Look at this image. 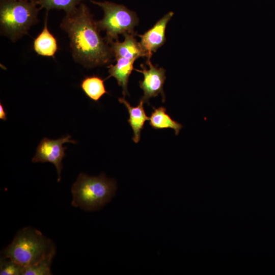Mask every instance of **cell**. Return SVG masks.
<instances>
[{"label":"cell","mask_w":275,"mask_h":275,"mask_svg":"<svg viewBox=\"0 0 275 275\" xmlns=\"http://www.w3.org/2000/svg\"><path fill=\"white\" fill-rule=\"evenodd\" d=\"M60 26L68 35L75 62L85 67L111 62L114 56L112 48L101 36L96 21L86 5L81 3L73 11L66 13Z\"/></svg>","instance_id":"6da1fadb"},{"label":"cell","mask_w":275,"mask_h":275,"mask_svg":"<svg viewBox=\"0 0 275 275\" xmlns=\"http://www.w3.org/2000/svg\"><path fill=\"white\" fill-rule=\"evenodd\" d=\"M117 189L116 181L104 174L93 177L80 173L71 187V204L86 211L99 210L111 201Z\"/></svg>","instance_id":"7a4b0ae2"},{"label":"cell","mask_w":275,"mask_h":275,"mask_svg":"<svg viewBox=\"0 0 275 275\" xmlns=\"http://www.w3.org/2000/svg\"><path fill=\"white\" fill-rule=\"evenodd\" d=\"M146 63L149 66V69L143 64L141 65L142 69H135L144 75L143 80L139 81L140 87L144 92V95L141 99L149 104L150 98L155 97L160 94L162 97V102H164L163 86L166 79V70L163 68H157L153 66L150 60L147 61Z\"/></svg>","instance_id":"52a82bcc"},{"label":"cell","mask_w":275,"mask_h":275,"mask_svg":"<svg viewBox=\"0 0 275 275\" xmlns=\"http://www.w3.org/2000/svg\"><path fill=\"white\" fill-rule=\"evenodd\" d=\"M166 108L163 106L154 108L149 117V124L154 129L171 128L178 135L183 128L182 125L174 120L166 113Z\"/></svg>","instance_id":"4fadbf2b"},{"label":"cell","mask_w":275,"mask_h":275,"mask_svg":"<svg viewBox=\"0 0 275 275\" xmlns=\"http://www.w3.org/2000/svg\"><path fill=\"white\" fill-rule=\"evenodd\" d=\"M0 119L5 121L7 120V113L1 103H0Z\"/></svg>","instance_id":"ac0fdd59"},{"label":"cell","mask_w":275,"mask_h":275,"mask_svg":"<svg viewBox=\"0 0 275 275\" xmlns=\"http://www.w3.org/2000/svg\"><path fill=\"white\" fill-rule=\"evenodd\" d=\"M33 47L35 52L42 56L53 57L57 51L56 39L50 33L47 27V15L42 31L34 40Z\"/></svg>","instance_id":"7c38bea8"},{"label":"cell","mask_w":275,"mask_h":275,"mask_svg":"<svg viewBox=\"0 0 275 275\" xmlns=\"http://www.w3.org/2000/svg\"><path fill=\"white\" fill-rule=\"evenodd\" d=\"M36 3L22 0H0L1 34L15 42L28 34L38 22L39 9Z\"/></svg>","instance_id":"277c9868"},{"label":"cell","mask_w":275,"mask_h":275,"mask_svg":"<svg viewBox=\"0 0 275 275\" xmlns=\"http://www.w3.org/2000/svg\"><path fill=\"white\" fill-rule=\"evenodd\" d=\"M123 42L119 40L109 42L116 59L125 58L130 60H136L140 57H146L140 42H138L134 36L137 34L125 33Z\"/></svg>","instance_id":"9c48e42d"},{"label":"cell","mask_w":275,"mask_h":275,"mask_svg":"<svg viewBox=\"0 0 275 275\" xmlns=\"http://www.w3.org/2000/svg\"><path fill=\"white\" fill-rule=\"evenodd\" d=\"M71 136L68 135L58 139L52 140L44 138L39 144L36 153L32 158V162L52 163L56 168L58 178V181L61 180V173L62 169V160L65 156V150L67 147H64L63 144L76 142L70 140Z\"/></svg>","instance_id":"8992f818"},{"label":"cell","mask_w":275,"mask_h":275,"mask_svg":"<svg viewBox=\"0 0 275 275\" xmlns=\"http://www.w3.org/2000/svg\"><path fill=\"white\" fill-rule=\"evenodd\" d=\"M24 266L10 258L3 257L1 258V275L22 274Z\"/></svg>","instance_id":"e0dca14e"},{"label":"cell","mask_w":275,"mask_h":275,"mask_svg":"<svg viewBox=\"0 0 275 275\" xmlns=\"http://www.w3.org/2000/svg\"><path fill=\"white\" fill-rule=\"evenodd\" d=\"M104 80L96 75L87 76L82 80L80 87L89 98L97 102L103 95L108 93L104 84Z\"/></svg>","instance_id":"5bb4252c"},{"label":"cell","mask_w":275,"mask_h":275,"mask_svg":"<svg viewBox=\"0 0 275 275\" xmlns=\"http://www.w3.org/2000/svg\"><path fill=\"white\" fill-rule=\"evenodd\" d=\"M173 15L172 12L168 13L144 34L137 35L141 38L140 44L146 54L147 61L150 60L153 53L166 41L167 25Z\"/></svg>","instance_id":"ba28073f"},{"label":"cell","mask_w":275,"mask_h":275,"mask_svg":"<svg viewBox=\"0 0 275 275\" xmlns=\"http://www.w3.org/2000/svg\"><path fill=\"white\" fill-rule=\"evenodd\" d=\"M115 65H110L108 68L109 76L115 77L118 84L123 89L124 97L128 95L127 85L128 79L132 71L133 70L134 60H130L125 58H119L116 59Z\"/></svg>","instance_id":"8fae6325"},{"label":"cell","mask_w":275,"mask_h":275,"mask_svg":"<svg viewBox=\"0 0 275 275\" xmlns=\"http://www.w3.org/2000/svg\"><path fill=\"white\" fill-rule=\"evenodd\" d=\"M22 1H30V2H34V3H36V4H37V3L38 2V0H22Z\"/></svg>","instance_id":"d6986e66"},{"label":"cell","mask_w":275,"mask_h":275,"mask_svg":"<svg viewBox=\"0 0 275 275\" xmlns=\"http://www.w3.org/2000/svg\"><path fill=\"white\" fill-rule=\"evenodd\" d=\"M56 253L32 265L24 266L22 275H50V266Z\"/></svg>","instance_id":"2e32d148"},{"label":"cell","mask_w":275,"mask_h":275,"mask_svg":"<svg viewBox=\"0 0 275 275\" xmlns=\"http://www.w3.org/2000/svg\"><path fill=\"white\" fill-rule=\"evenodd\" d=\"M84 0H38L40 9L44 8L47 11L51 9L63 10L70 12L79 5Z\"/></svg>","instance_id":"9a60e30c"},{"label":"cell","mask_w":275,"mask_h":275,"mask_svg":"<svg viewBox=\"0 0 275 275\" xmlns=\"http://www.w3.org/2000/svg\"><path fill=\"white\" fill-rule=\"evenodd\" d=\"M119 101L123 104L127 108L129 118L128 122L132 128L133 132L132 140L138 143L141 138V131L144 124L147 120H149L144 108V101L141 99L138 106H132L124 98H119Z\"/></svg>","instance_id":"30bf717a"},{"label":"cell","mask_w":275,"mask_h":275,"mask_svg":"<svg viewBox=\"0 0 275 275\" xmlns=\"http://www.w3.org/2000/svg\"><path fill=\"white\" fill-rule=\"evenodd\" d=\"M56 253L52 242L39 231L31 227L20 230L3 251V257L23 266L34 264Z\"/></svg>","instance_id":"3957f363"},{"label":"cell","mask_w":275,"mask_h":275,"mask_svg":"<svg viewBox=\"0 0 275 275\" xmlns=\"http://www.w3.org/2000/svg\"><path fill=\"white\" fill-rule=\"evenodd\" d=\"M89 1L103 11V18L96 21V24L100 31H105L106 35L105 38L108 43L118 40L120 34H136L134 28L138 24L139 19L134 11L122 5L110 2Z\"/></svg>","instance_id":"5b68a950"}]
</instances>
